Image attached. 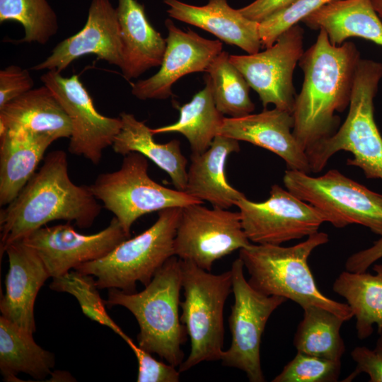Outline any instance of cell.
I'll use <instances>...</instances> for the list:
<instances>
[{
  "instance_id": "1",
  "label": "cell",
  "mask_w": 382,
  "mask_h": 382,
  "mask_svg": "<svg viewBox=\"0 0 382 382\" xmlns=\"http://www.w3.org/2000/svg\"><path fill=\"white\" fill-rule=\"evenodd\" d=\"M360 59L353 42L333 45L323 30H319L316 42L303 52L299 62L303 81L292 116L293 134L306 153L339 128L340 119L335 112L349 105Z\"/></svg>"
},
{
  "instance_id": "2",
  "label": "cell",
  "mask_w": 382,
  "mask_h": 382,
  "mask_svg": "<svg viewBox=\"0 0 382 382\" xmlns=\"http://www.w3.org/2000/svg\"><path fill=\"white\" fill-rule=\"evenodd\" d=\"M100 210L89 185H76L69 178L66 152L51 151L18 196L0 212L1 257L8 245L53 221L89 228Z\"/></svg>"
},
{
  "instance_id": "3",
  "label": "cell",
  "mask_w": 382,
  "mask_h": 382,
  "mask_svg": "<svg viewBox=\"0 0 382 382\" xmlns=\"http://www.w3.org/2000/svg\"><path fill=\"white\" fill-rule=\"evenodd\" d=\"M328 241V235L318 231L289 247L251 243L239 250V258L250 275L249 284L259 292L282 296L302 308L318 306L347 321L354 317L349 305L321 293L308 264L311 253Z\"/></svg>"
},
{
  "instance_id": "4",
  "label": "cell",
  "mask_w": 382,
  "mask_h": 382,
  "mask_svg": "<svg viewBox=\"0 0 382 382\" xmlns=\"http://www.w3.org/2000/svg\"><path fill=\"white\" fill-rule=\"evenodd\" d=\"M181 289V259L173 255L141 291L129 294L109 289L105 301L108 308L120 306L128 309L139 327L138 345L175 367L184 361L181 346L187 335L179 318Z\"/></svg>"
},
{
  "instance_id": "5",
  "label": "cell",
  "mask_w": 382,
  "mask_h": 382,
  "mask_svg": "<svg viewBox=\"0 0 382 382\" xmlns=\"http://www.w3.org/2000/svg\"><path fill=\"white\" fill-rule=\"evenodd\" d=\"M382 79V63L361 59L356 70L349 111L330 137L306 152L311 173H319L340 151L352 154L347 164L361 168L366 178L382 180V137L374 120V98Z\"/></svg>"
},
{
  "instance_id": "6",
  "label": "cell",
  "mask_w": 382,
  "mask_h": 382,
  "mask_svg": "<svg viewBox=\"0 0 382 382\" xmlns=\"http://www.w3.org/2000/svg\"><path fill=\"white\" fill-rule=\"evenodd\" d=\"M182 207L158 212V219L139 235L128 238L102 258L74 270L96 277L99 289H118L136 292L137 282L144 286L156 272L174 255V239Z\"/></svg>"
},
{
  "instance_id": "7",
  "label": "cell",
  "mask_w": 382,
  "mask_h": 382,
  "mask_svg": "<svg viewBox=\"0 0 382 382\" xmlns=\"http://www.w3.org/2000/svg\"><path fill=\"white\" fill-rule=\"evenodd\" d=\"M181 323L190 340V351L179 366L184 372L203 361L221 360L224 350V309L232 291L231 270L214 274L181 260Z\"/></svg>"
},
{
  "instance_id": "8",
  "label": "cell",
  "mask_w": 382,
  "mask_h": 382,
  "mask_svg": "<svg viewBox=\"0 0 382 382\" xmlns=\"http://www.w3.org/2000/svg\"><path fill=\"white\" fill-rule=\"evenodd\" d=\"M147 158L138 152L124 156L120 168L98 175L90 189L111 212L125 232L141 216L170 207H184L203 202L184 191L163 186L148 174Z\"/></svg>"
},
{
  "instance_id": "9",
  "label": "cell",
  "mask_w": 382,
  "mask_h": 382,
  "mask_svg": "<svg viewBox=\"0 0 382 382\" xmlns=\"http://www.w3.org/2000/svg\"><path fill=\"white\" fill-rule=\"evenodd\" d=\"M286 190L310 204L336 228L356 224L382 236V195L345 176L336 169L314 177L287 169Z\"/></svg>"
},
{
  "instance_id": "10",
  "label": "cell",
  "mask_w": 382,
  "mask_h": 382,
  "mask_svg": "<svg viewBox=\"0 0 382 382\" xmlns=\"http://www.w3.org/2000/svg\"><path fill=\"white\" fill-rule=\"evenodd\" d=\"M243 269L239 257L232 263L234 303L228 317L232 339L221 360L225 366L244 371L250 381L263 382L265 379L260 361L262 335L272 313L287 299L279 296H267L255 289L245 278Z\"/></svg>"
},
{
  "instance_id": "11",
  "label": "cell",
  "mask_w": 382,
  "mask_h": 382,
  "mask_svg": "<svg viewBox=\"0 0 382 382\" xmlns=\"http://www.w3.org/2000/svg\"><path fill=\"white\" fill-rule=\"evenodd\" d=\"M250 243L239 212L194 204L182 208L174 239V255L211 272L217 260Z\"/></svg>"
},
{
  "instance_id": "12",
  "label": "cell",
  "mask_w": 382,
  "mask_h": 382,
  "mask_svg": "<svg viewBox=\"0 0 382 382\" xmlns=\"http://www.w3.org/2000/svg\"><path fill=\"white\" fill-rule=\"evenodd\" d=\"M235 205L247 238L255 244L281 245L307 238L326 222L315 207L277 184L271 187L266 200L257 202L244 197Z\"/></svg>"
},
{
  "instance_id": "13",
  "label": "cell",
  "mask_w": 382,
  "mask_h": 382,
  "mask_svg": "<svg viewBox=\"0 0 382 382\" xmlns=\"http://www.w3.org/2000/svg\"><path fill=\"white\" fill-rule=\"evenodd\" d=\"M303 29L296 24L262 52L230 54L231 62L258 95L264 108L269 104L292 113L296 96L293 74L304 51Z\"/></svg>"
},
{
  "instance_id": "14",
  "label": "cell",
  "mask_w": 382,
  "mask_h": 382,
  "mask_svg": "<svg viewBox=\"0 0 382 382\" xmlns=\"http://www.w3.org/2000/svg\"><path fill=\"white\" fill-rule=\"evenodd\" d=\"M40 80L52 91L70 120L69 151L98 164L103 150L112 145L120 131V117H110L98 112L76 74L64 77L60 72L50 70Z\"/></svg>"
},
{
  "instance_id": "15",
  "label": "cell",
  "mask_w": 382,
  "mask_h": 382,
  "mask_svg": "<svg viewBox=\"0 0 382 382\" xmlns=\"http://www.w3.org/2000/svg\"><path fill=\"white\" fill-rule=\"evenodd\" d=\"M129 237L114 216L105 228L93 234L79 233L68 222L42 226L23 239L36 251L50 277L54 278L81 264L102 258Z\"/></svg>"
},
{
  "instance_id": "16",
  "label": "cell",
  "mask_w": 382,
  "mask_h": 382,
  "mask_svg": "<svg viewBox=\"0 0 382 382\" xmlns=\"http://www.w3.org/2000/svg\"><path fill=\"white\" fill-rule=\"evenodd\" d=\"M166 47L158 71L152 76L132 84L137 98L165 100L173 96L172 86L188 74L206 71L222 52V43L201 37L193 30L183 31L167 18Z\"/></svg>"
},
{
  "instance_id": "17",
  "label": "cell",
  "mask_w": 382,
  "mask_h": 382,
  "mask_svg": "<svg viewBox=\"0 0 382 382\" xmlns=\"http://www.w3.org/2000/svg\"><path fill=\"white\" fill-rule=\"evenodd\" d=\"M87 54H94L98 59L120 69L122 66L117 14L110 0H91L83 28L59 42L50 56L31 69L54 70L61 73L74 60Z\"/></svg>"
},
{
  "instance_id": "18",
  "label": "cell",
  "mask_w": 382,
  "mask_h": 382,
  "mask_svg": "<svg viewBox=\"0 0 382 382\" xmlns=\"http://www.w3.org/2000/svg\"><path fill=\"white\" fill-rule=\"evenodd\" d=\"M292 113L275 108L239 117H226L219 134L250 143L275 154L287 169L311 173L306 151L293 134Z\"/></svg>"
},
{
  "instance_id": "19",
  "label": "cell",
  "mask_w": 382,
  "mask_h": 382,
  "mask_svg": "<svg viewBox=\"0 0 382 382\" xmlns=\"http://www.w3.org/2000/svg\"><path fill=\"white\" fill-rule=\"evenodd\" d=\"M4 253L8 256V270L6 292L0 301L1 316L33 335L36 330L35 301L51 277L36 251L23 239L8 245Z\"/></svg>"
},
{
  "instance_id": "20",
  "label": "cell",
  "mask_w": 382,
  "mask_h": 382,
  "mask_svg": "<svg viewBox=\"0 0 382 382\" xmlns=\"http://www.w3.org/2000/svg\"><path fill=\"white\" fill-rule=\"evenodd\" d=\"M172 18L203 29L248 54L260 52L262 44L259 23L245 17L226 0H209L204 6H194L179 0H163Z\"/></svg>"
},
{
  "instance_id": "21",
  "label": "cell",
  "mask_w": 382,
  "mask_h": 382,
  "mask_svg": "<svg viewBox=\"0 0 382 382\" xmlns=\"http://www.w3.org/2000/svg\"><path fill=\"white\" fill-rule=\"evenodd\" d=\"M116 11L123 76L127 80L136 79L149 69L161 66L166 40L149 23L144 5L137 0H118Z\"/></svg>"
},
{
  "instance_id": "22",
  "label": "cell",
  "mask_w": 382,
  "mask_h": 382,
  "mask_svg": "<svg viewBox=\"0 0 382 382\" xmlns=\"http://www.w3.org/2000/svg\"><path fill=\"white\" fill-rule=\"evenodd\" d=\"M50 134L69 138L71 122L63 107L46 86L23 93L0 108V134Z\"/></svg>"
},
{
  "instance_id": "23",
  "label": "cell",
  "mask_w": 382,
  "mask_h": 382,
  "mask_svg": "<svg viewBox=\"0 0 382 382\" xmlns=\"http://www.w3.org/2000/svg\"><path fill=\"white\" fill-rule=\"evenodd\" d=\"M239 151L238 140L218 134L204 152L191 154L185 192L213 207L235 205L245 195L228 183L225 167L228 156Z\"/></svg>"
},
{
  "instance_id": "24",
  "label": "cell",
  "mask_w": 382,
  "mask_h": 382,
  "mask_svg": "<svg viewBox=\"0 0 382 382\" xmlns=\"http://www.w3.org/2000/svg\"><path fill=\"white\" fill-rule=\"evenodd\" d=\"M301 22L312 30H325L335 45L361 37L382 46V22L370 0H334Z\"/></svg>"
},
{
  "instance_id": "25",
  "label": "cell",
  "mask_w": 382,
  "mask_h": 382,
  "mask_svg": "<svg viewBox=\"0 0 382 382\" xmlns=\"http://www.w3.org/2000/svg\"><path fill=\"white\" fill-rule=\"evenodd\" d=\"M57 139L50 134H0V205L10 204L19 194Z\"/></svg>"
},
{
  "instance_id": "26",
  "label": "cell",
  "mask_w": 382,
  "mask_h": 382,
  "mask_svg": "<svg viewBox=\"0 0 382 382\" xmlns=\"http://www.w3.org/2000/svg\"><path fill=\"white\" fill-rule=\"evenodd\" d=\"M120 117L122 127L112 145L115 153L125 156L138 152L144 155L168 174L176 190L185 192L187 159L182 154L180 141L157 143L151 129L144 122L125 112H121Z\"/></svg>"
},
{
  "instance_id": "27",
  "label": "cell",
  "mask_w": 382,
  "mask_h": 382,
  "mask_svg": "<svg viewBox=\"0 0 382 382\" xmlns=\"http://www.w3.org/2000/svg\"><path fill=\"white\" fill-rule=\"evenodd\" d=\"M54 355L42 348L33 335L2 316L0 317V371L6 381H20L24 373L36 380L52 374Z\"/></svg>"
},
{
  "instance_id": "28",
  "label": "cell",
  "mask_w": 382,
  "mask_h": 382,
  "mask_svg": "<svg viewBox=\"0 0 382 382\" xmlns=\"http://www.w3.org/2000/svg\"><path fill=\"white\" fill-rule=\"evenodd\" d=\"M369 272H341L332 284V290L345 298L356 319L357 335L359 340L369 337L373 325L382 334V265L373 267Z\"/></svg>"
},
{
  "instance_id": "29",
  "label": "cell",
  "mask_w": 382,
  "mask_h": 382,
  "mask_svg": "<svg viewBox=\"0 0 382 382\" xmlns=\"http://www.w3.org/2000/svg\"><path fill=\"white\" fill-rule=\"evenodd\" d=\"M178 110L180 115L177 122L151 129L153 134L178 132L187 139L192 154L204 152L219 134L224 118L216 107L209 75L205 78L204 87Z\"/></svg>"
},
{
  "instance_id": "30",
  "label": "cell",
  "mask_w": 382,
  "mask_h": 382,
  "mask_svg": "<svg viewBox=\"0 0 382 382\" xmlns=\"http://www.w3.org/2000/svg\"><path fill=\"white\" fill-rule=\"evenodd\" d=\"M303 318L298 325L293 343L297 352L334 361H341L345 352L340 335L342 318L325 308H303Z\"/></svg>"
},
{
  "instance_id": "31",
  "label": "cell",
  "mask_w": 382,
  "mask_h": 382,
  "mask_svg": "<svg viewBox=\"0 0 382 382\" xmlns=\"http://www.w3.org/2000/svg\"><path fill=\"white\" fill-rule=\"evenodd\" d=\"M230 54L222 51L207 69L213 98L218 110L229 117L253 113L255 104L250 98V86L240 71L231 62Z\"/></svg>"
},
{
  "instance_id": "32",
  "label": "cell",
  "mask_w": 382,
  "mask_h": 382,
  "mask_svg": "<svg viewBox=\"0 0 382 382\" xmlns=\"http://www.w3.org/2000/svg\"><path fill=\"white\" fill-rule=\"evenodd\" d=\"M6 21L23 27L19 43L45 45L59 29L56 13L47 0H0V23Z\"/></svg>"
},
{
  "instance_id": "33",
  "label": "cell",
  "mask_w": 382,
  "mask_h": 382,
  "mask_svg": "<svg viewBox=\"0 0 382 382\" xmlns=\"http://www.w3.org/2000/svg\"><path fill=\"white\" fill-rule=\"evenodd\" d=\"M50 288L56 291L73 295L86 316L108 327L122 340L127 335L108 314L105 301L100 296L93 276L75 270H70L60 277L53 278Z\"/></svg>"
},
{
  "instance_id": "34",
  "label": "cell",
  "mask_w": 382,
  "mask_h": 382,
  "mask_svg": "<svg viewBox=\"0 0 382 382\" xmlns=\"http://www.w3.org/2000/svg\"><path fill=\"white\" fill-rule=\"evenodd\" d=\"M341 361L330 360L297 352L272 382H335Z\"/></svg>"
},
{
  "instance_id": "35",
  "label": "cell",
  "mask_w": 382,
  "mask_h": 382,
  "mask_svg": "<svg viewBox=\"0 0 382 382\" xmlns=\"http://www.w3.org/2000/svg\"><path fill=\"white\" fill-rule=\"evenodd\" d=\"M332 1L334 0H294L286 8L261 21L259 35L262 47L272 46L284 32Z\"/></svg>"
},
{
  "instance_id": "36",
  "label": "cell",
  "mask_w": 382,
  "mask_h": 382,
  "mask_svg": "<svg viewBox=\"0 0 382 382\" xmlns=\"http://www.w3.org/2000/svg\"><path fill=\"white\" fill-rule=\"evenodd\" d=\"M132 349L138 361L137 382H178L179 370L170 364H166L154 359L151 353L136 345L127 335L123 339Z\"/></svg>"
},
{
  "instance_id": "37",
  "label": "cell",
  "mask_w": 382,
  "mask_h": 382,
  "mask_svg": "<svg viewBox=\"0 0 382 382\" xmlns=\"http://www.w3.org/2000/svg\"><path fill=\"white\" fill-rule=\"evenodd\" d=\"M351 356L357 366L342 381L349 382L360 374L366 373L370 382H382V334L379 335L374 349L358 346L353 349Z\"/></svg>"
},
{
  "instance_id": "38",
  "label": "cell",
  "mask_w": 382,
  "mask_h": 382,
  "mask_svg": "<svg viewBox=\"0 0 382 382\" xmlns=\"http://www.w3.org/2000/svg\"><path fill=\"white\" fill-rule=\"evenodd\" d=\"M29 71L12 64L0 71V108L33 88Z\"/></svg>"
},
{
  "instance_id": "39",
  "label": "cell",
  "mask_w": 382,
  "mask_h": 382,
  "mask_svg": "<svg viewBox=\"0 0 382 382\" xmlns=\"http://www.w3.org/2000/svg\"><path fill=\"white\" fill-rule=\"evenodd\" d=\"M294 0H255L250 4L238 8L247 18L260 23L272 14L286 8Z\"/></svg>"
},
{
  "instance_id": "40",
  "label": "cell",
  "mask_w": 382,
  "mask_h": 382,
  "mask_svg": "<svg viewBox=\"0 0 382 382\" xmlns=\"http://www.w3.org/2000/svg\"><path fill=\"white\" fill-rule=\"evenodd\" d=\"M381 258H382V236L375 241L372 246L350 255L345 262V269L354 272H365Z\"/></svg>"
},
{
  "instance_id": "41",
  "label": "cell",
  "mask_w": 382,
  "mask_h": 382,
  "mask_svg": "<svg viewBox=\"0 0 382 382\" xmlns=\"http://www.w3.org/2000/svg\"><path fill=\"white\" fill-rule=\"evenodd\" d=\"M372 7L382 22V0H370Z\"/></svg>"
}]
</instances>
